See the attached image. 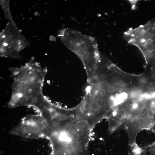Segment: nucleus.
<instances>
[{
    "mask_svg": "<svg viewBox=\"0 0 155 155\" xmlns=\"http://www.w3.org/2000/svg\"><path fill=\"white\" fill-rule=\"evenodd\" d=\"M13 77L10 108L27 106L34 108L43 95L42 88L47 70L33 59L20 67L9 68Z\"/></svg>",
    "mask_w": 155,
    "mask_h": 155,
    "instance_id": "f257e3e1",
    "label": "nucleus"
},
{
    "mask_svg": "<svg viewBox=\"0 0 155 155\" xmlns=\"http://www.w3.org/2000/svg\"><path fill=\"white\" fill-rule=\"evenodd\" d=\"M59 36L66 47L80 59L86 71L88 82L90 81L94 77L100 61L96 39L76 30L68 28L61 30Z\"/></svg>",
    "mask_w": 155,
    "mask_h": 155,
    "instance_id": "f03ea898",
    "label": "nucleus"
},
{
    "mask_svg": "<svg viewBox=\"0 0 155 155\" xmlns=\"http://www.w3.org/2000/svg\"><path fill=\"white\" fill-rule=\"evenodd\" d=\"M124 37L128 42L142 51H155V22L152 19L146 23L125 32Z\"/></svg>",
    "mask_w": 155,
    "mask_h": 155,
    "instance_id": "7ed1b4c3",
    "label": "nucleus"
},
{
    "mask_svg": "<svg viewBox=\"0 0 155 155\" xmlns=\"http://www.w3.org/2000/svg\"><path fill=\"white\" fill-rule=\"evenodd\" d=\"M145 107V104L143 102L139 101L137 102V106L136 108L138 111H141L144 110Z\"/></svg>",
    "mask_w": 155,
    "mask_h": 155,
    "instance_id": "0eeeda50",
    "label": "nucleus"
},
{
    "mask_svg": "<svg viewBox=\"0 0 155 155\" xmlns=\"http://www.w3.org/2000/svg\"><path fill=\"white\" fill-rule=\"evenodd\" d=\"M47 123L40 115H29L23 117L10 131V134L28 139L44 137Z\"/></svg>",
    "mask_w": 155,
    "mask_h": 155,
    "instance_id": "20e7f679",
    "label": "nucleus"
},
{
    "mask_svg": "<svg viewBox=\"0 0 155 155\" xmlns=\"http://www.w3.org/2000/svg\"><path fill=\"white\" fill-rule=\"evenodd\" d=\"M127 97L128 94L127 93L122 92L115 97L113 104L115 105L119 104L125 100Z\"/></svg>",
    "mask_w": 155,
    "mask_h": 155,
    "instance_id": "39448f33",
    "label": "nucleus"
},
{
    "mask_svg": "<svg viewBox=\"0 0 155 155\" xmlns=\"http://www.w3.org/2000/svg\"><path fill=\"white\" fill-rule=\"evenodd\" d=\"M138 1H139V0H128L129 2L131 4V5L132 6V8L133 9L134 7L135 8L136 4Z\"/></svg>",
    "mask_w": 155,
    "mask_h": 155,
    "instance_id": "9d476101",
    "label": "nucleus"
},
{
    "mask_svg": "<svg viewBox=\"0 0 155 155\" xmlns=\"http://www.w3.org/2000/svg\"><path fill=\"white\" fill-rule=\"evenodd\" d=\"M112 86L115 90H118L120 88V86L117 83H115Z\"/></svg>",
    "mask_w": 155,
    "mask_h": 155,
    "instance_id": "9b49d317",
    "label": "nucleus"
},
{
    "mask_svg": "<svg viewBox=\"0 0 155 155\" xmlns=\"http://www.w3.org/2000/svg\"><path fill=\"white\" fill-rule=\"evenodd\" d=\"M154 51L148 50L144 51L143 53L145 58L147 60H149L152 59L154 57Z\"/></svg>",
    "mask_w": 155,
    "mask_h": 155,
    "instance_id": "423d86ee",
    "label": "nucleus"
},
{
    "mask_svg": "<svg viewBox=\"0 0 155 155\" xmlns=\"http://www.w3.org/2000/svg\"><path fill=\"white\" fill-rule=\"evenodd\" d=\"M139 92L138 91H133L130 93V96L132 98H135L138 96L140 95Z\"/></svg>",
    "mask_w": 155,
    "mask_h": 155,
    "instance_id": "6e6552de",
    "label": "nucleus"
},
{
    "mask_svg": "<svg viewBox=\"0 0 155 155\" xmlns=\"http://www.w3.org/2000/svg\"><path fill=\"white\" fill-rule=\"evenodd\" d=\"M115 89L112 86L108 87L107 89V91L109 94L113 93L115 91Z\"/></svg>",
    "mask_w": 155,
    "mask_h": 155,
    "instance_id": "1a4fd4ad",
    "label": "nucleus"
}]
</instances>
